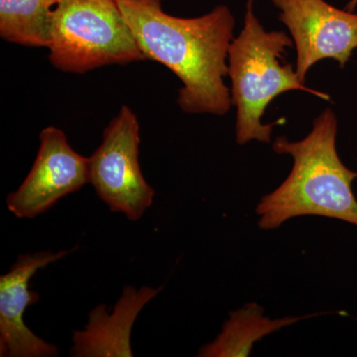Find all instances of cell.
Segmentation results:
<instances>
[{"mask_svg":"<svg viewBox=\"0 0 357 357\" xmlns=\"http://www.w3.org/2000/svg\"><path fill=\"white\" fill-rule=\"evenodd\" d=\"M48 48L51 64L73 74L146 60L115 0H59Z\"/></svg>","mask_w":357,"mask_h":357,"instance_id":"cell-4","label":"cell"},{"mask_svg":"<svg viewBox=\"0 0 357 357\" xmlns=\"http://www.w3.org/2000/svg\"><path fill=\"white\" fill-rule=\"evenodd\" d=\"M280 11L297 51L296 73L306 83L307 72L319 61L333 59L340 67L357 48V14L326 0H271Z\"/></svg>","mask_w":357,"mask_h":357,"instance_id":"cell-6","label":"cell"},{"mask_svg":"<svg viewBox=\"0 0 357 357\" xmlns=\"http://www.w3.org/2000/svg\"><path fill=\"white\" fill-rule=\"evenodd\" d=\"M357 6V0H351L349 1V3L347 4V7H345V9L349 11H354V8H356Z\"/></svg>","mask_w":357,"mask_h":357,"instance_id":"cell-12","label":"cell"},{"mask_svg":"<svg viewBox=\"0 0 357 357\" xmlns=\"http://www.w3.org/2000/svg\"><path fill=\"white\" fill-rule=\"evenodd\" d=\"M40 141L31 170L6 198L7 208L18 218L38 217L89 183V159L73 149L61 129H43Z\"/></svg>","mask_w":357,"mask_h":357,"instance_id":"cell-7","label":"cell"},{"mask_svg":"<svg viewBox=\"0 0 357 357\" xmlns=\"http://www.w3.org/2000/svg\"><path fill=\"white\" fill-rule=\"evenodd\" d=\"M163 287L136 289L128 286L122 291L112 312L98 305L89 314L84 330L73 333L70 356L130 357L131 331L139 312Z\"/></svg>","mask_w":357,"mask_h":357,"instance_id":"cell-9","label":"cell"},{"mask_svg":"<svg viewBox=\"0 0 357 357\" xmlns=\"http://www.w3.org/2000/svg\"><path fill=\"white\" fill-rule=\"evenodd\" d=\"M59 0H0V36L10 43L47 47Z\"/></svg>","mask_w":357,"mask_h":357,"instance_id":"cell-11","label":"cell"},{"mask_svg":"<svg viewBox=\"0 0 357 357\" xmlns=\"http://www.w3.org/2000/svg\"><path fill=\"white\" fill-rule=\"evenodd\" d=\"M140 126L128 105L103 132L102 144L89 157V183L114 213L139 220L156 192L145 180L139 163Z\"/></svg>","mask_w":357,"mask_h":357,"instance_id":"cell-5","label":"cell"},{"mask_svg":"<svg viewBox=\"0 0 357 357\" xmlns=\"http://www.w3.org/2000/svg\"><path fill=\"white\" fill-rule=\"evenodd\" d=\"M148 60L172 70L183 83L178 105L185 114L225 115L232 105L225 77L236 20L218 6L196 18L164 11L161 0H115Z\"/></svg>","mask_w":357,"mask_h":357,"instance_id":"cell-1","label":"cell"},{"mask_svg":"<svg viewBox=\"0 0 357 357\" xmlns=\"http://www.w3.org/2000/svg\"><path fill=\"white\" fill-rule=\"evenodd\" d=\"M337 134V116L326 109L314 119L304 139L276 138L274 151L290 155L293 168L286 180L258 203L260 229H278L291 218L303 215L335 218L357 227V199L352 191L357 173L338 156Z\"/></svg>","mask_w":357,"mask_h":357,"instance_id":"cell-2","label":"cell"},{"mask_svg":"<svg viewBox=\"0 0 357 357\" xmlns=\"http://www.w3.org/2000/svg\"><path fill=\"white\" fill-rule=\"evenodd\" d=\"M314 316L285 317L271 319L264 316L263 307L255 303L230 312L222 332L211 344L199 349L201 357H246L253 345L263 337L281 328Z\"/></svg>","mask_w":357,"mask_h":357,"instance_id":"cell-10","label":"cell"},{"mask_svg":"<svg viewBox=\"0 0 357 357\" xmlns=\"http://www.w3.org/2000/svg\"><path fill=\"white\" fill-rule=\"evenodd\" d=\"M74 250L40 251L20 255L10 271L0 277V356H59L55 344L45 342L25 325L23 314L28 307L37 304L40 298L38 293L29 289L32 277L38 270Z\"/></svg>","mask_w":357,"mask_h":357,"instance_id":"cell-8","label":"cell"},{"mask_svg":"<svg viewBox=\"0 0 357 357\" xmlns=\"http://www.w3.org/2000/svg\"><path fill=\"white\" fill-rule=\"evenodd\" d=\"M293 40L283 31H266L249 3L243 29L232 40L229 49V77L231 79L232 105L237 109V144L250 141L270 143L272 128L278 122L263 124L268 105L281 93L303 91L331 100V96L307 88L296 69L284 64V54Z\"/></svg>","mask_w":357,"mask_h":357,"instance_id":"cell-3","label":"cell"}]
</instances>
